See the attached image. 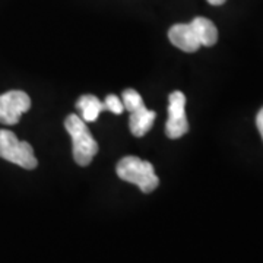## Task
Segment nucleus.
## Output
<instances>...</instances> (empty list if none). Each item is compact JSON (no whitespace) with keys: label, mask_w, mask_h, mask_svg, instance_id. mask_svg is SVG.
Instances as JSON below:
<instances>
[{"label":"nucleus","mask_w":263,"mask_h":263,"mask_svg":"<svg viewBox=\"0 0 263 263\" xmlns=\"http://www.w3.org/2000/svg\"><path fill=\"white\" fill-rule=\"evenodd\" d=\"M65 127L72 138V149L76 164L81 167L89 165L98 152V143L92 138L88 126L79 116L70 114L66 117Z\"/></svg>","instance_id":"1"},{"label":"nucleus","mask_w":263,"mask_h":263,"mask_svg":"<svg viewBox=\"0 0 263 263\" xmlns=\"http://www.w3.org/2000/svg\"><path fill=\"white\" fill-rule=\"evenodd\" d=\"M130 113V119H129V129H130L132 135L136 138H142L145 136L148 132L152 129L154 122L157 114L155 111H151L145 107V104H142L139 107L133 108Z\"/></svg>","instance_id":"7"},{"label":"nucleus","mask_w":263,"mask_h":263,"mask_svg":"<svg viewBox=\"0 0 263 263\" xmlns=\"http://www.w3.org/2000/svg\"><path fill=\"white\" fill-rule=\"evenodd\" d=\"M192 27L196 32L197 38L202 46L205 47H212L218 41V29L212 21L206 18H195L192 22Z\"/></svg>","instance_id":"9"},{"label":"nucleus","mask_w":263,"mask_h":263,"mask_svg":"<svg viewBox=\"0 0 263 263\" xmlns=\"http://www.w3.org/2000/svg\"><path fill=\"white\" fill-rule=\"evenodd\" d=\"M0 158L25 170H34L38 165L32 146L28 142L19 141L10 130H0Z\"/></svg>","instance_id":"3"},{"label":"nucleus","mask_w":263,"mask_h":263,"mask_svg":"<svg viewBox=\"0 0 263 263\" xmlns=\"http://www.w3.org/2000/svg\"><path fill=\"white\" fill-rule=\"evenodd\" d=\"M168 38L173 46L186 53H195L202 47L192 24H176L168 31Z\"/></svg>","instance_id":"6"},{"label":"nucleus","mask_w":263,"mask_h":263,"mask_svg":"<svg viewBox=\"0 0 263 263\" xmlns=\"http://www.w3.org/2000/svg\"><path fill=\"white\" fill-rule=\"evenodd\" d=\"M76 108L79 110L81 119L85 123L95 122L98 119V116L105 111L104 103H101L95 95H82L76 101Z\"/></svg>","instance_id":"8"},{"label":"nucleus","mask_w":263,"mask_h":263,"mask_svg":"<svg viewBox=\"0 0 263 263\" xmlns=\"http://www.w3.org/2000/svg\"><path fill=\"white\" fill-rule=\"evenodd\" d=\"M189 132L186 116V97L181 91H174L168 97V120L165 124V135L170 139H179Z\"/></svg>","instance_id":"4"},{"label":"nucleus","mask_w":263,"mask_h":263,"mask_svg":"<svg viewBox=\"0 0 263 263\" xmlns=\"http://www.w3.org/2000/svg\"><path fill=\"white\" fill-rule=\"evenodd\" d=\"M256 126H257V130L260 133L263 139V107L260 108V111L257 113V117H256Z\"/></svg>","instance_id":"11"},{"label":"nucleus","mask_w":263,"mask_h":263,"mask_svg":"<svg viewBox=\"0 0 263 263\" xmlns=\"http://www.w3.org/2000/svg\"><path fill=\"white\" fill-rule=\"evenodd\" d=\"M227 0H208V3L214 5V6H219V5H224Z\"/></svg>","instance_id":"12"},{"label":"nucleus","mask_w":263,"mask_h":263,"mask_svg":"<svg viewBox=\"0 0 263 263\" xmlns=\"http://www.w3.org/2000/svg\"><path fill=\"white\" fill-rule=\"evenodd\" d=\"M31 108V100L24 91H9L0 95V123L13 126L19 122L21 116Z\"/></svg>","instance_id":"5"},{"label":"nucleus","mask_w":263,"mask_h":263,"mask_svg":"<svg viewBox=\"0 0 263 263\" xmlns=\"http://www.w3.org/2000/svg\"><path fill=\"white\" fill-rule=\"evenodd\" d=\"M116 173L123 181L136 184L142 193H151L160 184V179L157 177L152 164L138 157L130 155L122 158L116 167Z\"/></svg>","instance_id":"2"},{"label":"nucleus","mask_w":263,"mask_h":263,"mask_svg":"<svg viewBox=\"0 0 263 263\" xmlns=\"http://www.w3.org/2000/svg\"><path fill=\"white\" fill-rule=\"evenodd\" d=\"M104 107H105V111H111L114 114H122L124 111V105L123 101L117 97V95H108L104 101Z\"/></svg>","instance_id":"10"}]
</instances>
